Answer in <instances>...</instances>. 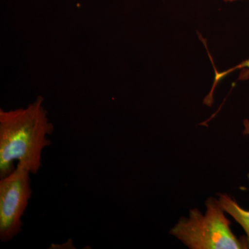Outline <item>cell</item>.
I'll return each instance as SVG.
<instances>
[{
	"mask_svg": "<svg viewBox=\"0 0 249 249\" xmlns=\"http://www.w3.org/2000/svg\"><path fill=\"white\" fill-rule=\"evenodd\" d=\"M53 131L42 96L25 108L0 109V178L14 172L15 161L31 175H37L42 152L52 144L49 136Z\"/></svg>",
	"mask_w": 249,
	"mask_h": 249,
	"instance_id": "obj_1",
	"label": "cell"
},
{
	"mask_svg": "<svg viewBox=\"0 0 249 249\" xmlns=\"http://www.w3.org/2000/svg\"><path fill=\"white\" fill-rule=\"evenodd\" d=\"M206 211L201 213L197 208L190 210L188 217H181L170 231L191 249H248L247 240L237 238L231 229V222L216 198H208Z\"/></svg>",
	"mask_w": 249,
	"mask_h": 249,
	"instance_id": "obj_2",
	"label": "cell"
},
{
	"mask_svg": "<svg viewBox=\"0 0 249 249\" xmlns=\"http://www.w3.org/2000/svg\"><path fill=\"white\" fill-rule=\"evenodd\" d=\"M31 173L17 164L13 173L0 178V240L10 242L22 231V218L32 195Z\"/></svg>",
	"mask_w": 249,
	"mask_h": 249,
	"instance_id": "obj_3",
	"label": "cell"
},
{
	"mask_svg": "<svg viewBox=\"0 0 249 249\" xmlns=\"http://www.w3.org/2000/svg\"><path fill=\"white\" fill-rule=\"evenodd\" d=\"M219 201L223 209L235 219L247 233V245L249 249V211L242 209L232 197L226 193H219Z\"/></svg>",
	"mask_w": 249,
	"mask_h": 249,
	"instance_id": "obj_4",
	"label": "cell"
},
{
	"mask_svg": "<svg viewBox=\"0 0 249 249\" xmlns=\"http://www.w3.org/2000/svg\"><path fill=\"white\" fill-rule=\"evenodd\" d=\"M238 69H247L249 72V59H248V60H245V61L242 62V63L239 64L238 65L233 67V68L227 70V71L222 72V73H217V74H216L215 82H214L213 88L214 86H215L216 85H217V83L219 81V80L222 79V78H224L226 75L229 74V73H230L231 72L233 71L234 70H238Z\"/></svg>",
	"mask_w": 249,
	"mask_h": 249,
	"instance_id": "obj_5",
	"label": "cell"
},
{
	"mask_svg": "<svg viewBox=\"0 0 249 249\" xmlns=\"http://www.w3.org/2000/svg\"><path fill=\"white\" fill-rule=\"evenodd\" d=\"M244 126H245V130H244L243 134H245V135L249 136V120H248V119H245V120L244 121Z\"/></svg>",
	"mask_w": 249,
	"mask_h": 249,
	"instance_id": "obj_6",
	"label": "cell"
},
{
	"mask_svg": "<svg viewBox=\"0 0 249 249\" xmlns=\"http://www.w3.org/2000/svg\"><path fill=\"white\" fill-rule=\"evenodd\" d=\"M225 1H236V0H224Z\"/></svg>",
	"mask_w": 249,
	"mask_h": 249,
	"instance_id": "obj_7",
	"label": "cell"
}]
</instances>
